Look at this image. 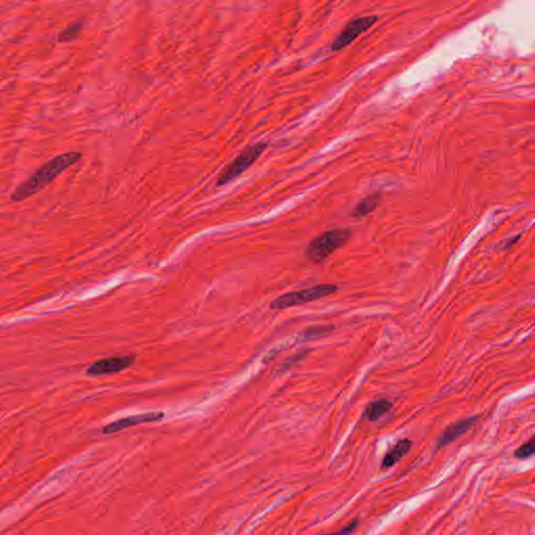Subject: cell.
<instances>
[{
  "label": "cell",
  "instance_id": "cell-1",
  "mask_svg": "<svg viewBox=\"0 0 535 535\" xmlns=\"http://www.w3.org/2000/svg\"><path fill=\"white\" fill-rule=\"evenodd\" d=\"M82 158L79 152H67L57 156L54 159L46 162L39 170H37L28 180L19 185L12 194L14 202H21L30 198L32 195L39 193L46 185L60 176L64 171L77 164Z\"/></svg>",
  "mask_w": 535,
  "mask_h": 535
},
{
  "label": "cell",
  "instance_id": "cell-2",
  "mask_svg": "<svg viewBox=\"0 0 535 535\" xmlns=\"http://www.w3.org/2000/svg\"><path fill=\"white\" fill-rule=\"evenodd\" d=\"M353 233L349 228H337L327 231L313 239L307 248V256L315 264L327 260L335 250L345 245L351 240Z\"/></svg>",
  "mask_w": 535,
  "mask_h": 535
},
{
  "label": "cell",
  "instance_id": "cell-3",
  "mask_svg": "<svg viewBox=\"0 0 535 535\" xmlns=\"http://www.w3.org/2000/svg\"><path fill=\"white\" fill-rule=\"evenodd\" d=\"M337 291L338 286L335 284H318V286H312V288L280 295L272 301L270 308L272 310H284V309L292 308L296 305L304 304V303L325 298L329 295L335 294Z\"/></svg>",
  "mask_w": 535,
  "mask_h": 535
},
{
  "label": "cell",
  "instance_id": "cell-4",
  "mask_svg": "<svg viewBox=\"0 0 535 535\" xmlns=\"http://www.w3.org/2000/svg\"><path fill=\"white\" fill-rule=\"evenodd\" d=\"M268 144L266 142H258L253 146H247L243 152L231 162L225 170L220 175L217 181V186H223V185L231 183V181L241 176L248 168H251L258 158L262 156V153L266 150Z\"/></svg>",
  "mask_w": 535,
  "mask_h": 535
},
{
  "label": "cell",
  "instance_id": "cell-5",
  "mask_svg": "<svg viewBox=\"0 0 535 535\" xmlns=\"http://www.w3.org/2000/svg\"><path fill=\"white\" fill-rule=\"evenodd\" d=\"M378 16H366V17L357 18L353 21L349 22L344 30L340 32L339 36L335 38L331 46V50L333 52L343 50L349 44L353 43L358 37L361 36L364 32H367L372 26L378 22Z\"/></svg>",
  "mask_w": 535,
  "mask_h": 535
},
{
  "label": "cell",
  "instance_id": "cell-6",
  "mask_svg": "<svg viewBox=\"0 0 535 535\" xmlns=\"http://www.w3.org/2000/svg\"><path fill=\"white\" fill-rule=\"evenodd\" d=\"M134 363H135L134 356L107 358V359L99 360V361L89 366L87 374L90 376H99L115 373V372L123 371L124 369L130 367Z\"/></svg>",
  "mask_w": 535,
  "mask_h": 535
},
{
  "label": "cell",
  "instance_id": "cell-7",
  "mask_svg": "<svg viewBox=\"0 0 535 535\" xmlns=\"http://www.w3.org/2000/svg\"><path fill=\"white\" fill-rule=\"evenodd\" d=\"M162 418H164V413L162 412L133 415V416L125 417V418L119 419V420L107 425V426L104 427L103 433L106 435L113 434V433L121 432V431L130 428V427L146 424V422H158Z\"/></svg>",
  "mask_w": 535,
  "mask_h": 535
},
{
  "label": "cell",
  "instance_id": "cell-8",
  "mask_svg": "<svg viewBox=\"0 0 535 535\" xmlns=\"http://www.w3.org/2000/svg\"><path fill=\"white\" fill-rule=\"evenodd\" d=\"M478 419H479L478 416L469 417V418L458 420V422H454L451 426L447 427V430L442 433L440 438L437 441V449H441V447H445V445L453 442L456 439L463 436V434H465L467 431L471 430L475 426Z\"/></svg>",
  "mask_w": 535,
  "mask_h": 535
},
{
  "label": "cell",
  "instance_id": "cell-9",
  "mask_svg": "<svg viewBox=\"0 0 535 535\" xmlns=\"http://www.w3.org/2000/svg\"><path fill=\"white\" fill-rule=\"evenodd\" d=\"M412 447V441L409 439H404V440L398 441V445L385 456L384 458L383 463H382V469H387L393 467L396 463L402 459L404 456L408 454Z\"/></svg>",
  "mask_w": 535,
  "mask_h": 535
},
{
  "label": "cell",
  "instance_id": "cell-10",
  "mask_svg": "<svg viewBox=\"0 0 535 535\" xmlns=\"http://www.w3.org/2000/svg\"><path fill=\"white\" fill-rule=\"evenodd\" d=\"M392 402L388 400H378L370 402L366 408L364 417L369 422H376L380 417L387 414L392 409Z\"/></svg>",
  "mask_w": 535,
  "mask_h": 535
},
{
  "label": "cell",
  "instance_id": "cell-11",
  "mask_svg": "<svg viewBox=\"0 0 535 535\" xmlns=\"http://www.w3.org/2000/svg\"><path fill=\"white\" fill-rule=\"evenodd\" d=\"M380 199H382V197H380V195L378 194V193L366 197V198L363 199V200L355 207V209L351 211V217L360 219V217H366V215H369L372 211H376V207L380 204Z\"/></svg>",
  "mask_w": 535,
  "mask_h": 535
},
{
  "label": "cell",
  "instance_id": "cell-12",
  "mask_svg": "<svg viewBox=\"0 0 535 535\" xmlns=\"http://www.w3.org/2000/svg\"><path fill=\"white\" fill-rule=\"evenodd\" d=\"M535 455V435H533L530 439L524 445H521L516 451H514V457L516 459H527L530 458L531 456Z\"/></svg>",
  "mask_w": 535,
  "mask_h": 535
},
{
  "label": "cell",
  "instance_id": "cell-13",
  "mask_svg": "<svg viewBox=\"0 0 535 535\" xmlns=\"http://www.w3.org/2000/svg\"><path fill=\"white\" fill-rule=\"evenodd\" d=\"M82 28V22H77V23L72 24V26H69V28L61 32L60 37H59V41H71V40L75 39V37H78Z\"/></svg>",
  "mask_w": 535,
  "mask_h": 535
},
{
  "label": "cell",
  "instance_id": "cell-14",
  "mask_svg": "<svg viewBox=\"0 0 535 535\" xmlns=\"http://www.w3.org/2000/svg\"><path fill=\"white\" fill-rule=\"evenodd\" d=\"M358 525H359V521L356 520L353 521V522L351 523V524L349 525V526L345 527V528L342 529V530L339 531V533H341V534H347V533H351L353 532V531L357 529Z\"/></svg>",
  "mask_w": 535,
  "mask_h": 535
}]
</instances>
